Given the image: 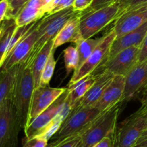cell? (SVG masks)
Masks as SVG:
<instances>
[{"label":"cell","mask_w":147,"mask_h":147,"mask_svg":"<svg viewBox=\"0 0 147 147\" xmlns=\"http://www.w3.org/2000/svg\"><path fill=\"white\" fill-rule=\"evenodd\" d=\"M147 90V60L137 63L125 76V89L121 102H129Z\"/></svg>","instance_id":"10"},{"label":"cell","mask_w":147,"mask_h":147,"mask_svg":"<svg viewBox=\"0 0 147 147\" xmlns=\"http://www.w3.org/2000/svg\"><path fill=\"white\" fill-rule=\"evenodd\" d=\"M147 22V4L125 11L114 22L113 29L119 37L142 26Z\"/></svg>","instance_id":"13"},{"label":"cell","mask_w":147,"mask_h":147,"mask_svg":"<svg viewBox=\"0 0 147 147\" xmlns=\"http://www.w3.org/2000/svg\"><path fill=\"white\" fill-rule=\"evenodd\" d=\"M22 125L11 97L0 108V147H17Z\"/></svg>","instance_id":"7"},{"label":"cell","mask_w":147,"mask_h":147,"mask_svg":"<svg viewBox=\"0 0 147 147\" xmlns=\"http://www.w3.org/2000/svg\"><path fill=\"white\" fill-rule=\"evenodd\" d=\"M53 42H54V40H49L45 45L44 47L42 48L40 53L37 54V56H36L32 65L30 66L32 73L33 79H34V87L35 88L40 86V79H41L43 69H44L45 66L47 63V59H48L50 53L53 51Z\"/></svg>","instance_id":"20"},{"label":"cell","mask_w":147,"mask_h":147,"mask_svg":"<svg viewBox=\"0 0 147 147\" xmlns=\"http://www.w3.org/2000/svg\"><path fill=\"white\" fill-rule=\"evenodd\" d=\"M67 95H68V94H67ZM67 95L63 102V103L59 107L58 110L57 111V113H56L55 116L54 117L53 120V122L63 123V121L67 118V117L68 116L69 114L72 111L73 108H72L71 105H70V101H69L68 97H67Z\"/></svg>","instance_id":"27"},{"label":"cell","mask_w":147,"mask_h":147,"mask_svg":"<svg viewBox=\"0 0 147 147\" xmlns=\"http://www.w3.org/2000/svg\"><path fill=\"white\" fill-rule=\"evenodd\" d=\"M147 60V34L144 39L142 45L139 47V53L138 56V63H142Z\"/></svg>","instance_id":"36"},{"label":"cell","mask_w":147,"mask_h":147,"mask_svg":"<svg viewBox=\"0 0 147 147\" xmlns=\"http://www.w3.org/2000/svg\"><path fill=\"white\" fill-rule=\"evenodd\" d=\"M102 39H103V37L96 39H84L81 37L75 43L78 53V64L76 70L78 69L87 60L88 58L91 55L95 48L98 46Z\"/></svg>","instance_id":"23"},{"label":"cell","mask_w":147,"mask_h":147,"mask_svg":"<svg viewBox=\"0 0 147 147\" xmlns=\"http://www.w3.org/2000/svg\"><path fill=\"white\" fill-rule=\"evenodd\" d=\"M78 12L73 10V7L65 9L52 14H46L40 20L38 26L39 36L34 45L31 53L24 63L30 66L33 61L49 40H54L64 24L72 17L78 14Z\"/></svg>","instance_id":"3"},{"label":"cell","mask_w":147,"mask_h":147,"mask_svg":"<svg viewBox=\"0 0 147 147\" xmlns=\"http://www.w3.org/2000/svg\"><path fill=\"white\" fill-rule=\"evenodd\" d=\"M93 3V0H74L72 7L74 11L82 12L88 10Z\"/></svg>","instance_id":"31"},{"label":"cell","mask_w":147,"mask_h":147,"mask_svg":"<svg viewBox=\"0 0 147 147\" xmlns=\"http://www.w3.org/2000/svg\"><path fill=\"white\" fill-rule=\"evenodd\" d=\"M115 135L104 138L92 147H115Z\"/></svg>","instance_id":"37"},{"label":"cell","mask_w":147,"mask_h":147,"mask_svg":"<svg viewBox=\"0 0 147 147\" xmlns=\"http://www.w3.org/2000/svg\"><path fill=\"white\" fill-rule=\"evenodd\" d=\"M53 1H54V0H43V3H44V5H45L44 12H45V10L47 7H49V6H50V4L53 2Z\"/></svg>","instance_id":"41"},{"label":"cell","mask_w":147,"mask_h":147,"mask_svg":"<svg viewBox=\"0 0 147 147\" xmlns=\"http://www.w3.org/2000/svg\"><path fill=\"white\" fill-rule=\"evenodd\" d=\"M40 20L36 22L33 27L22 37L11 50L7 60L3 63L0 72L7 71L16 65L24 63L31 53L39 36L38 26Z\"/></svg>","instance_id":"9"},{"label":"cell","mask_w":147,"mask_h":147,"mask_svg":"<svg viewBox=\"0 0 147 147\" xmlns=\"http://www.w3.org/2000/svg\"><path fill=\"white\" fill-rule=\"evenodd\" d=\"M102 112L94 107L73 108L50 144L54 147L70 137L82 134Z\"/></svg>","instance_id":"4"},{"label":"cell","mask_w":147,"mask_h":147,"mask_svg":"<svg viewBox=\"0 0 147 147\" xmlns=\"http://www.w3.org/2000/svg\"><path fill=\"white\" fill-rule=\"evenodd\" d=\"M34 88L31 67L24 63L19 64L11 99L17 110L23 129L27 126L32 97Z\"/></svg>","instance_id":"1"},{"label":"cell","mask_w":147,"mask_h":147,"mask_svg":"<svg viewBox=\"0 0 147 147\" xmlns=\"http://www.w3.org/2000/svg\"><path fill=\"white\" fill-rule=\"evenodd\" d=\"M62 123L60 122H56L52 121L51 123L47 127L45 130L43 131L41 135H38V136H41L42 138H44L45 139H46L47 141H49V140L51 139L53 137V135L59 131V129L61 127Z\"/></svg>","instance_id":"30"},{"label":"cell","mask_w":147,"mask_h":147,"mask_svg":"<svg viewBox=\"0 0 147 147\" xmlns=\"http://www.w3.org/2000/svg\"><path fill=\"white\" fill-rule=\"evenodd\" d=\"M139 47L128 48L115 55L111 59L105 61L99 67L113 75L126 76L129 71L138 63Z\"/></svg>","instance_id":"11"},{"label":"cell","mask_w":147,"mask_h":147,"mask_svg":"<svg viewBox=\"0 0 147 147\" xmlns=\"http://www.w3.org/2000/svg\"><path fill=\"white\" fill-rule=\"evenodd\" d=\"M73 1H74V0H60L58 4H57V6L48 14H54V13L65 10V9L70 8L73 6Z\"/></svg>","instance_id":"35"},{"label":"cell","mask_w":147,"mask_h":147,"mask_svg":"<svg viewBox=\"0 0 147 147\" xmlns=\"http://www.w3.org/2000/svg\"><path fill=\"white\" fill-rule=\"evenodd\" d=\"M142 105L128 117L115 133V147H132L147 129V90L141 99Z\"/></svg>","instance_id":"5"},{"label":"cell","mask_w":147,"mask_h":147,"mask_svg":"<svg viewBox=\"0 0 147 147\" xmlns=\"http://www.w3.org/2000/svg\"><path fill=\"white\" fill-rule=\"evenodd\" d=\"M64 61L66 74L68 76L73 71H76L78 64V53L76 47L69 46L64 50Z\"/></svg>","instance_id":"25"},{"label":"cell","mask_w":147,"mask_h":147,"mask_svg":"<svg viewBox=\"0 0 147 147\" xmlns=\"http://www.w3.org/2000/svg\"><path fill=\"white\" fill-rule=\"evenodd\" d=\"M81 140V134L70 137L54 147H79Z\"/></svg>","instance_id":"32"},{"label":"cell","mask_w":147,"mask_h":147,"mask_svg":"<svg viewBox=\"0 0 147 147\" xmlns=\"http://www.w3.org/2000/svg\"><path fill=\"white\" fill-rule=\"evenodd\" d=\"M16 28H17V25H16L14 20H11L9 25L8 26L5 33L0 39V71H1V68L4 62L10 40H11V37H12Z\"/></svg>","instance_id":"24"},{"label":"cell","mask_w":147,"mask_h":147,"mask_svg":"<svg viewBox=\"0 0 147 147\" xmlns=\"http://www.w3.org/2000/svg\"><path fill=\"white\" fill-rule=\"evenodd\" d=\"M113 76L114 75L106 71H103L99 74L96 75V80L93 86L81 99H79L73 108L93 107L101 97Z\"/></svg>","instance_id":"16"},{"label":"cell","mask_w":147,"mask_h":147,"mask_svg":"<svg viewBox=\"0 0 147 147\" xmlns=\"http://www.w3.org/2000/svg\"><path fill=\"white\" fill-rule=\"evenodd\" d=\"M66 89L67 88H54L48 86L35 88L32 97L27 126L49 108Z\"/></svg>","instance_id":"12"},{"label":"cell","mask_w":147,"mask_h":147,"mask_svg":"<svg viewBox=\"0 0 147 147\" xmlns=\"http://www.w3.org/2000/svg\"><path fill=\"white\" fill-rule=\"evenodd\" d=\"M123 14L119 0L96 10L83 12L80 15V31L83 38L88 39L104 29Z\"/></svg>","instance_id":"2"},{"label":"cell","mask_w":147,"mask_h":147,"mask_svg":"<svg viewBox=\"0 0 147 147\" xmlns=\"http://www.w3.org/2000/svg\"><path fill=\"white\" fill-rule=\"evenodd\" d=\"M30 0H9L10 5L6 20H14L20 10Z\"/></svg>","instance_id":"28"},{"label":"cell","mask_w":147,"mask_h":147,"mask_svg":"<svg viewBox=\"0 0 147 147\" xmlns=\"http://www.w3.org/2000/svg\"><path fill=\"white\" fill-rule=\"evenodd\" d=\"M82 12L70 18L62 27L58 34L55 37L53 50L55 51L57 48L60 47L65 43L68 42L75 43L77 40L81 38L82 36L80 31V20Z\"/></svg>","instance_id":"19"},{"label":"cell","mask_w":147,"mask_h":147,"mask_svg":"<svg viewBox=\"0 0 147 147\" xmlns=\"http://www.w3.org/2000/svg\"><path fill=\"white\" fill-rule=\"evenodd\" d=\"M60 1V0H54V1H53V2L52 3V4H50L49 7H47V8L45 10V14H48L49 13H50V12H51L52 10H53V9L56 7V6H57V4H58L59 1Z\"/></svg>","instance_id":"40"},{"label":"cell","mask_w":147,"mask_h":147,"mask_svg":"<svg viewBox=\"0 0 147 147\" xmlns=\"http://www.w3.org/2000/svg\"><path fill=\"white\" fill-rule=\"evenodd\" d=\"M9 5V0H0V24L7 18Z\"/></svg>","instance_id":"34"},{"label":"cell","mask_w":147,"mask_h":147,"mask_svg":"<svg viewBox=\"0 0 147 147\" xmlns=\"http://www.w3.org/2000/svg\"><path fill=\"white\" fill-rule=\"evenodd\" d=\"M96 80V75L90 74L83 78L76 83L67 86V88L69 91L67 97L70 101L72 108L93 86Z\"/></svg>","instance_id":"21"},{"label":"cell","mask_w":147,"mask_h":147,"mask_svg":"<svg viewBox=\"0 0 147 147\" xmlns=\"http://www.w3.org/2000/svg\"><path fill=\"white\" fill-rule=\"evenodd\" d=\"M121 6L123 13L125 11L136 6L142 5V4H147V0H119Z\"/></svg>","instance_id":"33"},{"label":"cell","mask_w":147,"mask_h":147,"mask_svg":"<svg viewBox=\"0 0 147 147\" xmlns=\"http://www.w3.org/2000/svg\"><path fill=\"white\" fill-rule=\"evenodd\" d=\"M46 147H53V146L51 145V144H50V143H48V144H47V146H46Z\"/></svg>","instance_id":"42"},{"label":"cell","mask_w":147,"mask_h":147,"mask_svg":"<svg viewBox=\"0 0 147 147\" xmlns=\"http://www.w3.org/2000/svg\"><path fill=\"white\" fill-rule=\"evenodd\" d=\"M132 147H147V129L142 132Z\"/></svg>","instance_id":"38"},{"label":"cell","mask_w":147,"mask_h":147,"mask_svg":"<svg viewBox=\"0 0 147 147\" xmlns=\"http://www.w3.org/2000/svg\"><path fill=\"white\" fill-rule=\"evenodd\" d=\"M43 0H30L14 18L17 27H22L41 20L45 17Z\"/></svg>","instance_id":"18"},{"label":"cell","mask_w":147,"mask_h":147,"mask_svg":"<svg viewBox=\"0 0 147 147\" xmlns=\"http://www.w3.org/2000/svg\"><path fill=\"white\" fill-rule=\"evenodd\" d=\"M121 103L102 112L81 134L79 147H92L104 138L115 135Z\"/></svg>","instance_id":"6"},{"label":"cell","mask_w":147,"mask_h":147,"mask_svg":"<svg viewBox=\"0 0 147 147\" xmlns=\"http://www.w3.org/2000/svg\"><path fill=\"white\" fill-rule=\"evenodd\" d=\"M116 37V35L113 28L103 36L102 40L91 55L78 69L75 71L67 86L73 84L83 78L92 74L93 72L106 60L112 43Z\"/></svg>","instance_id":"8"},{"label":"cell","mask_w":147,"mask_h":147,"mask_svg":"<svg viewBox=\"0 0 147 147\" xmlns=\"http://www.w3.org/2000/svg\"><path fill=\"white\" fill-rule=\"evenodd\" d=\"M117 1V0H93V3L91 7L89 9L90 10H96V9L100 8L105 5L111 4L112 2Z\"/></svg>","instance_id":"39"},{"label":"cell","mask_w":147,"mask_h":147,"mask_svg":"<svg viewBox=\"0 0 147 147\" xmlns=\"http://www.w3.org/2000/svg\"><path fill=\"white\" fill-rule=\"evenodd\" d=\"M147 34V22L139 27L119 37H116L111 45L106 60L111 59L121 50L130 47H140Z\"/></svg>","instance_id":"17"},{"label":"cell","mask_w":147,"mask_h":147,"mask_svg":"<svg viewBox=\"0 0 147 147\" xmlns=\"http://www.w3.org/2000/svg\"><path fill=\"white\" fill-rule=\"evenodd\" d=\"M125 89V76L116 75L104 91L101 97L93 107L105 112L121 102Z\"/></svg>","instance_id":"15"},{"label":"cell","mask_w":147,"mask_h":147,"mask_svg":"<svg viewBox=\"0 0 147 147\" xmlns=\"http://www.w3.org/2000/svg\"><path fill=\"white\" fill-rule=\"evenodd\" d=\"M68 94L67 88L66 90L50 105L45 110L39 115L31 123L29 124L24 129L25 138H32L41 135L47 127L51 123L53 118L55 116L60 105L63 103Z\"/></svg>","instance_id":"14"},{"label":"cell","mask_w":147,"mask_h":147,"mask_svg":"<svg viewBox=\"0 0 147 147\" xmlns=\"http://www.w3.org/2000/svg\"><path fill=\"white\" fill-rule=\"evenodd\" d=\"M18 66L0 72V108L7 99L11 97Z\"/></svg>","instance_id":"22"},{"label":"cell","mask_w":147,"mask_h":147,"mask_svg":"<svg viewBox=\"0 0 147 147\" xmlns=\"http://www.w3.org/2000/svg\"><path fill=\"white\" fill-rule=\"evenodd\" d=\"M48 141L41 136H36L32 138H24L23 147H46Z\"/></svg>","instance_id":"29"},{"label":"cell","mask_w":147,"mask_h":147,"mask_svg":"<svg viewBox=\"0 0 147 147\" xmlns=\"http://www.w3.org/2000/svg\"><path fill=\"white\" fill-rule=\"evenodd\" d=\"M55 51L50 53L48 59H47V63L43 69L41 79H40V86H47L50 84V80L53 77V73H54L55 68L56 66V61L54 57Z\"/></svg>","instance_id":"26"}]
</instances>
